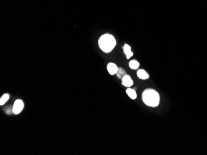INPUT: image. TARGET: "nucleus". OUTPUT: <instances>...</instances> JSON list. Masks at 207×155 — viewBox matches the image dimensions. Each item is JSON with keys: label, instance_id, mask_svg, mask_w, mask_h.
<instances>
[{"label": "nucleus", "instance_id": "nucleus-1", "mask_svg": "<svg viewBox=\"0 0 207 155\" xmlns=\"http://www.w3.org/2000/svg\"><path fill=\"white\" fill-rule=\"evenodd\" d=\"M143 103L150 107H156L160 104V95L154 89H146L142 93Z\"/></svg>", "mask_w": 207, "mask_h": 155}, {"label": "nucleus", "instance_id": "nucleus-9", "mask_svg": "<svg viewBox=\"0 0 207 155\" xmlns=\"http://www.w3.org/2000/svg\"><path fill=\"white\" fill-rule=\"evenodd\" d=\"M116 75H117L118 78L121 79L124 76H125L127 75V73H126V71L123 68L118 67Z\"/></svg>", "mask_w": 207, "mask_h": 155}, {"label": "nucleus", "instance_id": "nucleus-10", "mask_svg": "<svg viewBox=\"0 0 207 155\" xmlns=\"http://www.w3.org/2000/svg\"><path fill=\"white\" fill-rule=\"evenodd\" d=\"M129 67L133 70H137L140 67V63L137 60H131L129 63Z\"/></svg>", "mask_w": 207, "mask_h": 155}, {"label": "nucleus", "instance_id": "nucleus-6", "mask_svg": "<svg viewBox=\"0 0 207 155\" xmlns=\"http://www.w3.org/2000/svg\"><path fill=\"white\" fill-rule=\"evenodd\" d=\"M137 76L141 80H147L150 77V75L144 69H139L138 70Z\"/></svg>", "mask_w": 207, "mask_h": 155}, {"label": "nucleus", "instance_id": "nucleus-3", "mask_svg": "<svg viewBox=\"0 0 207 155\" xmlns=\"http://www.w3.org/2000/svg\"><path fill=\"white\" fill-rule=\"evenodd\" d=\"M24 107V102L21 100H16L13 106V113L19 114L23 110Z\"/></svg>", "mask_w": 207, "mask_h": 155}, {"label": "nucleus", "instance_id": "nucleus-7", "mask_svg": "<svg viewBox=\"0 0 207 155\" xmlns=\"http://www.w3.org/2000/svg\"><path fill=\"white\" fill-rule=\"evenodd\" d=\"M124 50L127 59H130L133 55V53L131 51V47L130 46V45L125 44L124 46Z\"/></svg>", "mask_w": 207, "mask_h": 155}, {"label": "nucleus", "instance_id": "nucleus-4", "mask_svg": "<svg viewBox=\"0 0 207 155\" xmlns=\"http://www.w3.org/2000/svg\"><path fill=\"white\" fill-rule=\"evenodd\" d=\"M121 84L127 88H130L133 85V81L129 75H126L121 79Z\"/></svg>", "mask_w": 207, "mask_h": 155}, {"label": "nucleus", "instance_id": "nucleus-5", "mask_svg": "<svg viewBox=\"0 0 207 155\" xmlns=\"http://www.w3.org/2000/svg\"><path fill=\"white\" fill-rule=\"evenodd\" d=\"M118 67L117 66V65L113 63H108L107 66V71L108 72V73L112 76L116 75L117 70H118Z\"/></svg>", "mask_w": 207, "mask_h": 155}, {"label": "nucleus", "instance_id": "nucleus-2", "mask_svg": "<svg viewBox=\"0 0 207 155\" xmlns=\"http://www.w3.org/2000/svg\"><path fill=\"white\" fill-rule=\"evenodd\" d=\"M101 50L104 53H108L112 51L116 45V40L112 35L106 33L102 35L98 41Z\"/></svg>", "mask_w": 207, "mask_h": 155}, {"label": "nucleus", "instance_id": "nucleus-11", "mask_svg": "<svg viewBox=\"0 0 207 155\" xmlns=\"http://www.w3.org/2000/svg\"><path fill=\"white\" fill-rule=\"evenodd\" d=\"M9 97H10L9 94H8V93L4 94L2 97L1 99H0V105L2 106L3 104H5L9 99Z\"/></svg>", "mask_w": 207, "mask_h": 155}, {"label": "nucleus", "instance_id": "nucleus-8", "mask_svg": "<svg viewBox=\"0 0 207 155\" xmlns=\"http://www.w3.org/2000/svg\"><path fill=\"white\" fill-rule=\"evenodd\" d=\"M126 93L128 95V96L132 100H135L137 98V95L135 91V89H132L130 88H127L126 90Z\"/></svg>", "mask_w": 207, "mask_h": 155}]
</instances>
